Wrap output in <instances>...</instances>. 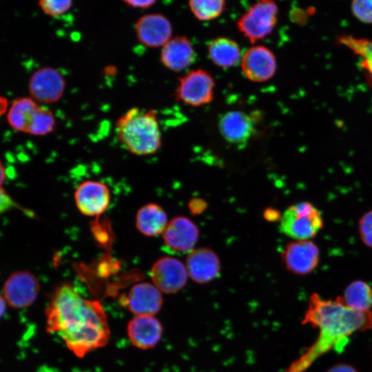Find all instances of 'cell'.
<instances>
[{"mask_svg": "<svg viewBox=\"0 0 372 372\" xmlns=\"http://www.w3.org/2000/svg\"><path fill=\"white\" fill-rule=\"evenodd\" d=\"M45 316L47 332L58 334L78 358L110 340L108 319L100 302L82 297L70 282L55 289Z\"/></svg>", "mask_w": 372, "mask_h": 372, "instance_id": "obj_1", "label": "cell"}, {"mask_svg": "<svg viewBox=\"0 0 372 372\" xmlns=\"http://www.w3.org/2000/svg\"><path fill=\"white\" fill-rule=\"evenodd\" d=\"M302 323L318 329V335L287 372H305L327 352L342 351L351 335L372 329V311L353 310L344 304L342 296L326 300L313 293L309 297Z\"/></svg>", "mask_w": 372, "mask_h": 372, "instance_id": "obj_2", "label": "cell"}, {"mask_svg": "<svg viewBox=\"0 0 372 372\" xmlns=\"http://www.w3.org/2000/svg\"><path fill=\"white\" fill-rule=\"evenodd\" d=\"M118 141L131 153L152 154L161 145V134L156 111L132 107L115 123Z\"/></svg>", "mask_w": 372, "mask_h": 372, "instance_id": "obj_3", "label": "cell"}, {"mask_svg": "<svg viewBox=\"0 0 372 372\" xmlns=\"http://www.w3.org/2000/svg\"><path fill=\"white\" fill-rule=\"evenodd\" d=\"M323 227L319 209L309 202L290 205L280 220V230L295 240H310Z\"/></svg>", "mask_w": 372, "mask_h": 372, "instance_id": "obj_4", "label": "cell"}, {"mask_svg": "<svg viewBox=\"0 0 372 372\" xmlns=\"http://www.w3.org/2000/svg\"><path fill=\"white\" fill-rule=\"evenodd\" d=\"M278 12L274 1H257L238 19V29L251 43H255L271 33L277 22Z\"/></svg>", "mask_w": 372, "mask_h": 372, "instance_id": "obj_5", "label": "cell"}, {"mask_svg": "<svg viewBox=\"0 0 372 372\" xmlns=\"http://www.w3.org/2000/svg\"><path fill=\"white\" fill-rule=\"evenodd\" d=\"M215 81L205 70H192L178 79L176 99L191 106H200L213 99Z\"/></svg>", "mask_w": 372, "mask_h": 372, "instance_id": "obj_6", "label": "cell"}, {"mask_svg": "<svg viewBox=\"0 0 372 372\" xmlns=\"http://www.w3.org/2000/svg\"><path fill=\"white\" fill-rule=\"evenodd\" d=\"M39 290V280L35 275L28 271H17L5 281L1 296L10 307L21 309L35 302Z\"/></svg>", "mask_w": 372, "mask_h": 372, "instance_id": "obj_7", "label": "cell"}, {"mask_svg": "<svg viewBox=\"0 0 372 372\" xmlns=\"http://www.w3.org/2000/svg\"><path fill=\"white\" fill-rule=\"evenodd\" d=\"M30 97L37 103H52L63 95L65 82L57 69L44 66L35 70L28 81Z\"/></svg>", "mask_w": 372, "mask_h": 372, "instance_id": "obj_8", "label": "cell"}, {"mask_svg": "<svg viewBox=\"0 0 372 372\" xmlns=\"http://www.w3.org/2000/svg\"><path fill=\"white\" fill-rule=\"evenodd\" d=\"M152 283L163 293L180 291L187 282L186 266L179 260L165 256L157 260L150 271Z\"/></svg>", "mask_w": 372, "mask_h": 372, "instance_id": "obj_9", "label": "cell"}, {"mask_svg": "<svg viewBox=\"0 0 372 372\" xmlns=\"http://www.w3.org/2000/svg\"><path fill=\"white\" fill-rule=\"evenodd\" d=\"M198 237L197 226L185 216H177L172 219L163 235L166 250L177 255L191 253Z\"/></svg>", "mask_w": 372, "mask_h": 372, "instance_id": "obj_10", "label": "cell"}, {"mask_svg": "<svg viewBox=\"0 0 372 372\" xmlns=\"http://www.w3.org/2000/svg\"><path fill=\"white\" fill-rule=\"evenodd\" d=\"M287 270L296 275L311 273L320 260V249L311 240H294L288 243L282 253Z\"/></svg>", "mask_w": 372, "mask_h": 372, "instance_id": "obj_11", "label": "cell"}, {"mask_svg": "<svg viewBox=\"0 0 372 372\" xmlns=\"http://www.w3.org/2000/svg\"><path fill=\"white\" fill-rule=\"evenodd\" d=\"M259 114H248L241 111H229L224 114L218 123L220 132L229 143L242 147L256 132Z\"/></svg>", "mask_w": 372, "mask_h": 372, "instance_id": "obj_12", "label": "cell"}, {"mask_svg": "<svg viewBox=\"0 0 372 372\" xmlns=\"http://www.w3.org/2000/svg\"><path fill=\"white\" fill-rule=\"evenodd\" d=\"M277 68L274 54L263 45L247 49L241 58V68L245 76L253 82H264L273 76Z\"/></svg>", "mask_w": 372, "mask_h": 372, "instance_id": "obj_13", "label": "cell"}, {"mask_svg": "<svg viewBox=\"0 0 372 372\" xmlns=\"http://www.w3.org/2000/svg\"><path fill=\"white\" fill-rule=\"evenodd\" d=\"M74 200L81 214L88 216L100 215L110 204V189L101 182L86 180L76 189Z\"/></svg>", "mask_w": 372, "mask_h": 372, "instance_id": "obj_14", "label": "cell"}, {"mask_svg": "<svg viewBox=\"0 0 372 372\" xmlns=\"http://www.w3.org/2000/svg\"><path fill=\"white\" fill-rule=\"evenodd\" d=\"M162 293L153 283L138 282L130 289L125 298V305L135 316H155L163 304Z\"/></svg>", "mask_w": 372, "mask_h": 372, "instance_id": "obj_15", "label": "cell"}, {"mask_svg": "<svg viewBox=\"0 0 372 372\" xmlns=\"http://www.w3.org/2000/svg\"><path fill=\"white\" fill-rule=\"evenodd\" d=\"M138 40L147 47L163 46L170 39L172 28L168 19L161 13L141 16L136 23Z\"/></svg>", "mask_w": 372, "mask_h": 372, "instance_id": "obj_16", "label": "cell"}, {"mask_svg": "<svg viewBox=\"0 0 372 372\" xmlns=\"http://www.w3.org/2000/svg\"><path fill=\"white\" fill-rule=\"evenodd\" d=\"M127 333L133 346L148 350L154 348L161 341L163 327L154 316H137L129 321Z\"/></svg>", "mask_w": 372, "mask_h": 372, "instance_id": "obj_17", "label": "cell"}, {"mask_svg": "<svg viewBox=\"0 0 372 372\" xmlns=\"http://www.w3.org/2000/svg\"><path fill=\"white\" fill-rule=\"evenodd\" d=\"M189 277L198 284H206L216 278L220 271L217 254L211 249L201 247L189 254L185 264Z\"/></svg>", "mask_w": 372, "mask_h": 372, "instance_id": "obj_18", "label": "cell"}, {"mask_svg": "<svg viewBox=\"0 0 372 372\" xmlns=\"http://www.w3.org/2000/svg\"><path fill=\"white\" fill-rule=\"evenodd\" d=\"M195 51L188 38L178 36L171 39L162 47L161 61L168 69L180 72L195 60Z\"/></svg>", "mask_w": 372, "mask_h": 372, "instance_id": "obj_19", "label": "cell"}, {"mask_svg": "<svg viewBox=\"0 0 372 372\" xmlns=\"http://www.w3.org/2000/svg\"><path fill=\"white\" fill-rule=\"evenodd\" d=\"M31 97L15 99L7 113V121L14 130L31 134L41 110Z\"/></svg>", "mask_w": 372, "mask_h": 372, "instance_id": "obj_20", "label": "cell"}, {"mask_svg": "<svg viewBox=\"0 0 372 372\" xmlns=\"http://www.w3.org/2000/svg\"><path fill=\"white\" fill-rule=\"evenodd\" d=\"M167 216L160 205L148 203L141 207L136 216V227L145 236H155L167 226Z\"/></svg>", "mask_w": 372, "mask_h": 372, "instance_id": "obj_21", "label": "cell"}, {"mask_svg": "<svg viewBox=\"0 0 372 372\" xmlns=\"http://www.w3.org/2000/svg\"><path fill=\"white\" fill-rule=\"evenodd\" d=\"M208 54L211 61L223 68L236 65L241 58L238 44L227 37H218L210 41L208 45Z\"/></svg>", "mask_w": 372, "mask_h": 372, "instance_id": "obj_22", "label": "cell"}, {"mask_svg": "<svg viewBox=\"0 0 372 372\" xmlns=\"http://www.w3.org/2000/svg\"><path fill=\"white\" fill-rule=\"evenodd\" d=\"M337 42L360 56V67L367 83L372 88V40L343 34L337 37Z\"/></svg>", "mask_w": 372, "mask_h": 372, "instance_id": "obj_23", "label": "cell"}, {"mask_svg": "<svg viewBox=\"0 0 372 372\" xmlns=\"http://www.w3.org/2000/svg\"><path fill=\"white\" fill-rule=\"evenodd\" d=\"M342 298L347 307L358 311H371L372 307V288L363 280L351 282Z\"/></svg>", "mask_w": 372, "mask_h": 372, "instance_id": "obj_24", "label": "cell"}, {"mask_svg": "<svg viewBox=\"0 0 372 372\" xmlns=\"http://www.w3.org/2000/svg\"><path fill=\"white\" fill-rule=\"evenodd\" d=\"M188 3L194 17L200 21H209L218 17L226 6L223 0L189 1Z\"/></svg>", "mask_w": 372, "mask_h": 372, "instance_id": "obj_25", "label": "cell"}, {"mask_svg": "<svg viewBox=\"0 0 372 372\" xmlns=\"http://www.w3.org/2000/svg\"><path fill=\"white\" fill-rule=\"evenodd\" d=\"M39 5L46 14L52 17H59L66 12L72 6L70 0H41Z\"/></svg>", "mask_w": 372, "mask_h": 372, "instance_id": "obj_26", "label": "cell"}, {"mask_svg": "<svg viewBox=\"0 0 372 372\" xmlns=\"http://www.w3.org/2000/svg\"><path fill=\"white\" fill-rule=\"evenodd\" d=\"M353 16L364 23H372V1L355 0L351 2Z\"/></svg>", "mask_w": 372, "mask_h": 372, "instance_id": "obj_27", "label": "cell"}, {"mask_svg": "<svg viewBox=\"0 0 372 372\" xmlns=\"http://www.w3.org/2000/svg\"><path fill=\"white\" fill-rule=\"evenodd\" d=\"M358 227L362 242L372 248V210L365 212L360 218Z\"/></svg>", "mask_w": 372, "mask_h": 372, "instance_id": "obj_28", "label": "cell"}, {"mask_svg": "<svg viewBox=\"0 0 372 372\" xmlns=\"http://www.w3.org/2000/svg\"><path fill=\"white\" fill-rule=\"evenodd\" d=\"M127 5L139 8H148L152 6L156 1L153 0H125L123 1Z\"/></svg>", "mask_w": 372, "mask_h": 372, "instance_id": "obj_29", "label": "cell"}, {"mask_svg": "<svg viewBox=\"0 0 372 372\" xmlns=\"http://www.w3.org/2000/svg\"><path fill=\"white\" fill-rule=\"evenodd\" d=\"M326 372H358L351 365L347 364H335L329 369Z\"/></svg>", "mask_w": 372, "mask_h": 372, "instance_id": "obj_30", "label": "cell"}, {"mask_svg": "<svg viewBox=\"0 0 372 372\" xmlns=\"http://www.w3.org/2000/svg\"><path fill=\"white\" fill-rule=\"evenodd\" d=\"M12 200L10 196L4 192L3 188L1 189V211H6L12 206Z\"/></svg>", "mask_w": 372, "mask_h": 372, "instance_id": "obj_31", "label": "cell"}, {"mask_svg": "<svg viewBox=\"0 0 372 372\" xmlns=\"http://www.w3.org/2000/svg\"><path fill=\"white\" fill-rule=\"evenodd\" d=\"M265 216L269 220H276L278 218L280 220L282 216L276 210L271 209L265 211Z\"/></svg>", "mask_w": 372, "mask_h": 372, "instance_id": "obj_32", "label": "cell"}, {"mask_svg": "<svg viewBox=\"0 0 372 372\" xmlns=\"http://www.w3.org/2000/svg\"><path fill=\"white\" fill-rule=\"evenodd\" d=\"M104 72L106 76H114L116 73V68L113 65H109L105 68Z\"/></svg>", "mask_w": 372, "mask_h": 372, "instance_id": "obj_33", "label": "cell"}, {"mask_svg": "<svg viewBox=\"0 0 372 372\" xmlns=\"http://www.w3.org/2000/svg\"><path fill=\"white\" fill-rule=\"evenodd\" d=\"M0 103L1 114H3L5 112H6V108L8 105L7 99L1 96L0 99Z\"/></svg>", "mask_w": 372, "mask_h": 372, "instance_id": "obj_34", "label": "cell"}]
</instances>
